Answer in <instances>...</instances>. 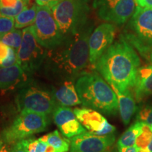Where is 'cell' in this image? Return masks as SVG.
Listing matches in <instances>:
<instances>
[{
	"mask_svg": "<svg viewBox=\"0 0 152 152\" xmlns=\"http://www.w3.org/2000/svg\"><path fill=\"white\" fill-rule=\"evenodd\" d=\"M94 27L92 20L74 35L66 37L63 42L47 49L43 64L49 77L60 82L75 81L90 64L89 39Z\"/></svg>",
	"mask_w": 152,
	"mask_h": 152,
	"instance_id": "obj_1",
	"label": "cell"
},
{
	"mask_svg": "<svg viewBox=\"0 0 152 152\" xmlns=\"http://www.w3.org/2000/svg\"><path fill=\"white\" fill-rule=\"evenodd\" d=\"M140 64L134 47L121 35L99 58L94 69L111 86L125 92L133 89L135 85Z\"/></svg>",
	"mask_w": 152,
	"mask_h": 152,
	"instance_id": "obj_2",
	"label": "cell"
},
{
	"mask_svg": "<svg viewBox=\"0 0 152 152\" xmlns=\"http://www.w3.org/2000/svg\"><path fill=\"white\" fill-rule=\"evenodd\" d=\"M81 104L107 115L119 112L118 99L111 85L95 72L84 71L75 82Z\"/></svg>",
	"mask_w": 152,
	"mask_h": 152,
	"instance_id": "obj_3",
	"label": "cell"
},
{
	"mask_svg": "<svg viewBox=\"0 0 152 152\" xmlns=\"http://www.w3.org/2000/svg\"><path fill=\"white\" fill-rule=\"evenodd\" d=\"M123 35L144 59L150 61L152 52V8L136 7Z\"/></svg>",
	"mask_w": 152,
	"mask_h": 152,
	"instance_id": "obj_4",
	"label": "cell"
},
{
	"mask_svg": "<svg viewBox=\"0 0 152 152\" xmlns=\"http://www.w3.org/2000/svg\"><path fill=\"white\" fill-rule=\"evenodd\" d=\"M50 9L64 38L77 33L90 20L89 0H62Z\"/></svg>",
	"mask_w": 152,
	"mask_h": 152,
	"instance_id": "obj_5",
	"label": "cell"
},
{
	"mask_svg": "<svg viewBox=\"0 0 152 152\" xmlns=\"http://www.w3.org/2000/svg\"><path fill=\"white\" fill-rule=\"evenodd\" d=\"M49 124L48 115L31 111H20L11 124L2 132V140L14 146L18 142L43 132Z\"/></svg>",
	"mask_w": 152,
	"mask_h": 152,
	"instance_id": "obj_6",
	"label": "cell"
},
{
	"mask_svg": "<svg viewBox=\"0 0 152 152\" xmlns=\"http://www.w3.org/2000/svg\"><path fill=\"white\" fill-rule=\"evenodd\" d=\"M16 102L20 111H31L49 115L58 106L52 91L28 83L20 88Z\"/></svg>",
	"mask_w": 152,
	"mask_h": 152,
	"instance_id": "obj_7",
	"label": "cell"
},
{
	"mask_svg": "<svg viewBox=\"0 0 152 152\" xmlns=\"http://www.w3.org/2000/svg\"><path fill=\"white\" fill-rule=\"evenodd\" d=\"M31 27L36 39L47 49L58 47L65 39L52 10L46 6L37 5L35 20Z\"/></svg>",
	"mask_w": 152,
	"mask_h": 152,
	"instance_id": "obj_8",
	"label": "cell"
},
{
	"mask_svg": "<svg viewBox=\"0 0 152 152\" xmlns=\"http://www.w3.org/2000/svg\"><path fill=\"white\" fill-rule=\"evenodd\" d=\"M47 49L38 42L31 26L23 29L21 45L16 52L17 64L28 75L35 74L43 66Z\"/></svg>",
	"mask_w": 152,
	"mask_h": 152,
	"instance_id": "obj_9",
	"label": "cell"
},
{
	"mask_svg": "<svg viewBox=\"0 0 152 152\" xmlns=\"http://www.w3.org/2000/svg\"><path fill=\"white\" fill-rule=\"evenodd\" d=\"M93 7L101 20L121 26L134 12L136 2L135 0H94Z\"/></svg>",
	"mask_w": 152,
	"mask_h": 152,
	"instance_id": "obj_10",
	"label": "cell"
},
{
	"mask_svg": "<svg viewBox=\"0 0 152 152\" xmlns=\"http://www.w3.org/2000/svg\"><path fill=\"white\" fill-rule=\"evenodd\" d=\"M115 33V26L111 23L101 24L92 31L89 39L90 65L92 69L99 58L113 44Z\"/></svg>",
	"mask_w": 152,
	"mask_h": 152,
	"instance_id": "obj_11",
	"label": "cell"
},
{
	"mask_svg": "<svg viewBox=\"0 0 152 152\" xmlns=\"http://www.w3.org/2000/svg\"><path fill=\"white\" fill-rule=\"evenodd\" d=\"M70 139V152H105L113 145L115 136L114 133L100 136L85 132Z\"/></svg>",
	"mask_w": 152,
	"mask_h": 152,
	"instance_id": "obj_12",
	"label": "cell"
},
{
	"mask_svg": "<svg viewBox=\"0 0 152 152\" xmlns=\"http://www.w3.org/2000/svg\"><path fill=\"white\" fill-rule=\"evenodd\" d=\"M73 111L80 123L92 134L108 135L113 134L116 130V128L96 110L90 108H76Z\"/></svg>",
	"mask_w": 152,
	"mask_h": 152,
	"instance_id": "obj_13",
	"label": "cell"
},
{
	"mask_svg": "<svg viewBox=\"0 0 152 152\" xmlns=\"http://www.w3.org/2000/svg\"><path fill=\"white\" fill-rule=\"evenodd\" d=\"M52 114L54 123L66 137L71 138L87 132L77 119L73 110L68 106L58 105Z\"/></svg>",
	"mask_w": 152,
	"mask_h": 152,
	"instance_id": "obj_14",
	"label": "cell"
},
{
	"mask_svg": "<svg viewBox=\"0 0 152 152\" xmlns=\"http://www.w3.org/2000/svg\"><path fill=\"white\" fill-rule=\"evenodd\" d=\"M28 77L18 64L0 68V91L7 92L21 88L28 83Z\"/></svg>",
	"mask_w": 152,
	"mask_h": 152,
	"instance_id": "obj_15",
	"label": "cell"
},
{
	"mask_svg": "<svg viewBox=\"0 0 152 152\" xmlns=\"http://www.w3.org/2000/svg\"><path fill=\"white\" fill-rule=\"evenodd\" d=\"M52 92L58 105L70 107L82 104L73 81L61 82V84L53 89Z\"/></svg>",
	"mask_w": 152,
	"mask_h": 152,
	"instance_id": "obj_16",
	"label": "cell"
},
{
	"mask_svg": "<svg viewBox=\"0 0 152 152\" xmlns=\"http://www.w3.org/2000/svg\"><path fill=\"white\" fill-rule=\"evenodd\" d=\"M111 87L116 94L119 113L123 124L128 125L137 109L133 95L130 90L120 92L115 87Z\"/></svg>",
	"mask_w": 152,
	"mask_h": 152,
	"instance_id": "obj_17",
	"label": "cell"
},
{
	"mask_svg": "<svg viewBox=\"0 0 152 152\" xmlns=\"http://www.w3.org/2000/svg\"><path fill=\"white\" fill-rule=\"evenodd\" d=\"M28 3V7L25 8L20 14L15 17V28L22 29L31 26L35 20L36 14H37V4H30Z\"/></svg>",
	"mask_w": 152,
	"mask_h": 152,
	"instance_id": "obj_18",
	"label": "cell"
},
{
	"mask_svg": "<svg viewBox=\"0 0 152 152\" xmlns=\"http://www.w3.org/2000/svg\"><path fill=\"white\" fill-rule=\"evenodd\" d=\"M40 140L47 142L58 152H68L71 142L66 137L61 135L58 130H54L40 137Z\"/></svg>",
	"mask_w": 152,
	"mask_h": 152,
	"instance_id": "obj_19",
	"label": "cell"
},
{
	"mask_svg": "<svg viewBox=\"0 0 152 152\" xmlns=\"http://www.w3.org/2000/svg\"><path fill=\"white\" fill-rule=\"evenodd\" d=\"M30 0H0V13L14 17L28 7Z\"/></svg>",
	"mask_w": 152,
	"mask_h": 152,
	"instance_id": "obj_20",
	"label": "cell"
},
{
	"mask_svg": "<svg viewBox=\"0 0 152 152\" xmlns=\"http://www.w3.org/2000/svg\"><path fill=\"white\" fill-rule=\"evenodd\" d=\"M137 102L142 101L152 95V73L144 78L137 77L135 85L133 87Z\"/></svg>",
	"mask_w": 152,
	"mask_h": 152,
	"instance_id": "obj_21",
	"label": "cell"
},
{
	"mask_svg": "<svg viewBox=\"0 0 152 152\" xmlns=\"http://www.w3.org/2000/svg\"><path fill=\"white\" fill-rule=\"evenodd\" d=\"M142 121H137L123 132L117 142L118 147H130L135 145L136 140L142 128Z\"/></svg>",
	"mask_w": 152,
	"mask_h": 152,
	"instance_id": "obj_22",
	"label": "cell"
},
{
	"mask_svg": "<svg viewBox=\"0 0 152 152\" xmlns=\"http://www.w3.org/2000/svg\"><path fill=\"white\" fill-rule=\"evenodd\" d=\"M21 142L27 152H56V149L40 138L24 139Z\"/></svg>",
	"mask_w": 152,
	"mask_h": 152,
	"instance_id": "obj_23",
	"label": "cell"
},
{
	"mask_svg": "<svg viewBox=\"0 0 152 152\" xmlns=\"http://www.w3.org/2000/svg\"><path fill=\"white\" fill-rule=\"evenodd\" d=\"M23 39V30L14 29L9 32L5 35H2L0 39V41L2 42L7 46L11 47L17 52L20 45H21Z\"/></svg>",
	"mask_w": 152,
	"mask_h": 152,
	"instance_id": "obj_24",
	"label": "cell"
},
{
	"mask_svg": "<svg viewBox=\"0 0 152 152\" xmlns=\"http://www.w3.org/2000/svg\"><path fill=\"white\" fill-rule=\"evenodd\" d=\"M152 138V125L142 122V128L136 140L135 146L138 149H146Z\"/></svg>",
	"mask_w": 152,
	"mask_h": 152,
	"instance_id": "obj_25",
	"label": "cell"
},
{
	"mask_svg": "<svg viewBox=\"0 0 152 152\" xmlns=\"http://www.w3.org/2000/svg\"><path fill=\"white\" fill-rule=\"evenodd\" d=\"M15 28V18L14 17L5 16L0 13V35L2 36L11 31Z\"/></svg>",
	"mask_w": 152,
	"mask_h": 152,
	"instance_id": "obj_26",
	"label": "cell"
},
{
	"mask_svg": "<svg viewBox=\"0 0 152 152\" xmlns=\"http://www.w3.org/2000/svg\"><path fill=\"white\" fill-rule=\"evenodd\" d=\"M137 121L152 125V105L147 104L140 109L137 115Z\"/></svg>",
	"mask_w": 152,
	"mask_h": 152,
	"instance_id": "obj_27",
	"label": "cell"
},
{
	"mask_svg": "<svg viewBox=\"0 0 152 152\" xmlns=\"http://www.w3.org/2000/svg\"><path fill=\"white\" fill-rule=\"evenodd\" d=\"M17 64V54L16 52L14 49L9 47V54L7 58L1 61L0 64V68L8 67Z\"/></svg>",
	"mask_w": 152,
	"mask_h": 152,
	"instance_id": "obj_28",
	"label": "cell"
},
{
	"mask_svg": "<svg viewBox=\"0 0 152 152\" xmlns=\"http://www.w3.org/2000/svg\"><path fill=\"white\" fill-rule=\"evenodd\" d=\"M9 47L0 41V64L8 56Z\"/></svg>",
	"mask_w": 152,
	"mask_h": 152,
	"instance_id": "obj_29",
	"label": "cell"
},
{
	"mask_svg": "<svg viewBox=\"0 0 152 152\" xmlns=\"http://www.w3.org/2000/svg\"><path fill=\"white\" fill-rule=\"evenodd\" d=\"M36 4L39 6H46L49 8L60 2L62 0H35Z\"/></svg>",
	"mask_w": 152,
	"mask_h": 152,
	"instance_id": "obj_30",
	"label": "cell"
},
{
	"mask_svg": "<svg viewBox=\"0 0 152 152\" xmlns=\"http://www.w3.org/2000/svg\"><path fill=\"white\" fill-rule=\"evenodd\" d=\"M138 7L144 8H152V0H135Z\"/></svg>",
	"mask_w": 152,
	"mask_h": 152,
	"instance_id": "obj_31",
	"label": "cell"
},
{
	"mask_svg": "<svg viewBox=\"0 0 152 152\" xmlns=\"http://www.w3.org/2000/svg\"><path fill=\"white\" fill-rule=\"evenodd\" d=\"M12 149L13 147H11V145L6 143L1 139V142H0V152H11Z\"/></svg>",
	"mask_w": 152,
	"mask_h": 152,
	"instance_id": "obj_32",
	"label": "cell"
},
{
	"mask_svg": "<svg viewBox=\"0 0 152 152\" xmlns=\"http://www.w3.org/2000/svg\"><path fill=\"white\" fill-rule=\"evenodd\" d=\"M11 152H27V151L25 149L23 144H22L21 141H20L18 142L13 146L12 151Z\"/></svg>",
	"mask_w": 152,
	"mask_h": 152,
	"instance_id": "obj_33",
	"label": "cell"
},
{
	"mask_svg": "<svg viewBox=\"0 0 152 152\" xmlns=\"http://www.w3.org/2000/svg\"><path fill=\"white\" fill-rule=\"evenodd\" d=\"M118 152H137L138 148L135 145L130 146V147H118Z\"/></svg>",
	"mask_w": 152,
	"mask_h": 152,
	"instance_id": "obj_34",
	"label": "cell"
},
{
	"mask_svg": "<svg viewBox=\"0 0 152 152\" xmlns=\"http://www.w3.org/2000/svg\"><path fill=\"white\" fill-rule=\"evenodd\" d=\"M147 150L148 152H152V138H151V142H150V143L149 145H148V147L147 149H146Z\"/></svg>",
	"mask_w": 152,
	"mask_h": 152,
	"instance_id": "obj_35",
	"label": "cell"
},
{
	"mask_svg": "<svg viewBox=\"0 0 152 152\" xmlns=\"http://www.w3.org/2000/svg\"><path fill=\"white\" fill-rule=\"evenodd\" d=\"M137 152H148L147 149H138Z\"/></svg>",
	"mask_w": 152,
	"mask_h": 152,
	"instance_id": "obj_36",
	"label": "cell"
},
{
	"mask_svg": "<svg viewBox=\"0 0 152 152\" xmlns=\"http://www.w3.org/2000/svg\"><path fill=\"white\" fill-rule=\"evenodd\" d=\"M150 61L152 63V52H151V56H150Z\"/></svg>",
	"mask_w": 152,
	"mask_h": 152,
	"instance_id": "obj_37",
	"label": "cell"
},
{
	"mask_svg": "<svg viewBox=\"0 0 152 152\" xmlns=\"http://www.w3.org/2000/svg\"><path fill=\"white\" fill-rule=\"evenodd\" d=\"M105 152H114V151H106Z\"/></svg>",
	"mask_w": 152,
	"mask_h": 152,
	"instance_id": "obj_38",
	"label": "cell"
},
{
	"mask_svg": "<svg viewBox=\"0 0 152 152\" xmlns=\"http://www.w3.org/2000/svg\"><path fill=\"white\" fill-rule=\"evenodd\" d=\"M1 35H0V39H1Z\"/></svg>",
	"mask_w": 152,
	"mask_h": 152,
	"instance_id": "obj_39",
	"label": "cell"
},
{
	"mask_svg": "<svg viewBox=\"0 0 152 152\" xmlns=\"http://www.w3.org/2000/svg\"><path fill=\"white\" fill-rule=\"evenodd\" d=\"M1 139H0V142H1Z\"/></svg>",
	"mask_w": 152,
	"mask_h": 152,
	"instance_id": "obj_40",
	"label": "cell"
}]
</instances>
